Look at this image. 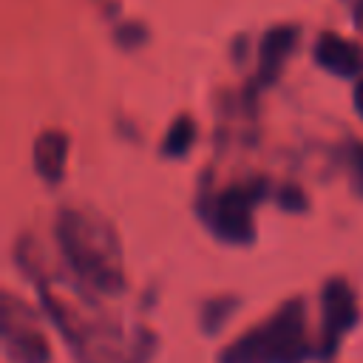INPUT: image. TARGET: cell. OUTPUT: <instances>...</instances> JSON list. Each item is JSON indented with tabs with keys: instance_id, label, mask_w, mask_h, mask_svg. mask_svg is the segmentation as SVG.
<instances>
[{
	"instance_id": "12",
	"label": "cell",
	"mask_w": 363,
	"mask_h": 363,
	"mask_svg": "<svg viewBox=\"0 0 363 363\" xmlns=\"http://www.w3.org/2000/svg\"><path fill=\"white\" fill-rule=\"evenodd\" d=\"M281 207H286V210H303V207H306V199H303L301 190L284 187V190H281Z\"/></svg>"
},
{
	"instance_id": "9",
	"label": "cell",
	"mask_w": 363,
	"mask_h": 363,
	"mask_svg": "<svg viewBox=\"0 0 363 363\" xmlns=\"http://www.w3.org/2000/svg\"><path fill=\"white\" fill-rule=\"evenodd\" d=\"M292 45H295V28L281 26V28L267 31V37L261 43V51H258V82L261 85H267L278 77V71L286 62Z\"/></svg>"
},
{
	"instance_id": "11",
	"label": "cell",
	"mask_w": 363,
	"mask_h": 363,
	"mask_svg": "<svg viewBox=\"0 0 363 363\" xmlns=\"http://www.w3.org/2000/svg\"><path fill=\"white\" fill-rule=\"evenodd\" d=\"M346 162H349V173H352L354 190L363 196V145H349Z\"/></svg>"
},
{
	"instance_id": "6",
	"label": "cell",
	"mask_w": 363,
	"mask_h": 363,
	"mask_svg": "<svg viewBox=\"0 0 363 363\" xmlns=\"http://www.w3.org/2000/svg\"><path fill=\"white\" fill-rule=\"evenodd\" d=\"M360 320L354 292L343 278H332L320 289V340H318V357H332L349 329H354Z\"/></svg>"
},
{
	"instance_id": "7",
	"label": "cell",
	"mask_w": 363,
	"mask_h": 363,
	"mask_svg": "<svg viewBox=\"0 0 363 363\" xmlns=\"http://www.w3.org/2000/svg\"><path fill=\"white\" fill-rule=\"evenodd\" d=\"M65 153H68V136L62 130H43L34 142V170L43 182L54 184L62 179L65 170Z\"/></svg>"
},
{
	"instance_id": "8",
	"label": "cell",
	"mask_w": 363,
	"mask_h": 363,
	"mask_svg": "<svg viewBox=\"0 0 363 363\" xmlns=\"http://www.w3.org/2000/svg\"><path fill=\"white\" fill-rule=\"evenodd\" d=\"M315 60L329 71V74H337V77H354L360 71V51L343 40V37H335V34H320L318 45H315Z\"/></svg>"
},
{
	"instance_id": "5",
	"label": "cell",
	"mask_w": 363,
	"mask_h": 363,
	"mask_svg": "<svg viewBox=\"0 0 363 363\" xmlns=\"http://www.w3.org/2000/svg\"><path fill=\"white\" fill-rule=\"evenodd\" d=\"M0 332L6 354L14 363H48V340L37 320V315L20 303L11 292H3L0 301Z\"/></svg>"
},
{
	"instance_id": "3",
	"label": "cell",
	"mask_w": 363,
	"mask_h": 363,
	"mask_svg": "<svg viewBox=\"0 0 363 363\" xmlns=\"http://www.w3.org/2000/svg\"><path fill=\"white\" fill-rule=\"evenodd\" d=\"M312 354H318V346L309 340L306 303L303 298H289L269 318L233 340L218 354V363H303Z\"/></svg>"
},
{
	"instance_id": "4",
	"label": "cell",
	"mask_w": 363,
	"mask_h": 363,
	"mask_svg": "<svg viewBox=\"0 0 363 363\" xmlns=\"http://www.w3.org/2000/svg\"><path fill=\"white\" fill-rule=\"evenodd\" d=\"M264 196H267L264 182L230 184L218 193H207L204 199H199V216L216 238L244 247V244H252L255 238L252 213Z\"/></svg>"
},
{
	"instance_id": "1",
	"label": "cell",
	"mask_w": 363,
	"mask_h": 363,
	"mask_svg": "<svg viewBox=\"0 0 363 363\" xmlns=\"http://www.w3.org/2000/svg\"><path fill=\"white\" fill-rule=\"evenodd\" d=\"M40 301L48 320L60 329L79 363H145L153 352V335L133 326L122 329L99 309H85L71 298L60 295L54 281L34 275Z\"/></svg>"
},
{
	"instance_id": "14",
	"label": "cell",
	"mask_w": 363,
	"mask_h": 363,
	"mask_svg": "<svg viewBox=\"0 0 363 363\" xmlns=\"http://www.w3.org/2000/svg\"><path fill=\"white\" fill-rule=\"evenodd\" d=\"M354 20H357V26L363 28V0H357V6H354Z\"/></svg>"
},
{
	"instance_id": "13",
	"label": "cell",
	"mask_w": 363,
	"mask_h": 363,
	"mask_svg": "<svg viewBox=\"0 0 363 363\" xmlns=\"http://www.w3.org/2000/svg\"><path fill=\"white\" fill-rule=\"evenodd\" d=\"M354 105H357V113L363 116V82L354 88Z\"/></svg>"
},
{
	"instance_id": "2",
	"label": "cell",
	"mask_w": 363,
	"mask_h": 363,
	"mask_svg": "<svg viewBox=\"0 0 363 363\" xmlns=\"http://www.w3.org/2000/svg\"><path fill=\"white\" fill-rule=\"evenodd\" d=\"M57 244L82 289L119 295L125 289L122 247L108 221L88 210H60L54 224Z\"/></svg>"
},
{
	"instance_id": "10",
	"label": "cell",
	"mask_w": 363,
	"mask_h": 363,
	"mask_svg": "<svg viewBox=\"0 0 363 363\" xmlns=\"http://www.w3.org/2000/svg\"><path fill=\"white\" fill-rule=\"evenodd\" d=\"M196 142V122L190 116H179L167 133H164V142H162V153L164 156H184Z\"/></svg>"
}]
</instances>
